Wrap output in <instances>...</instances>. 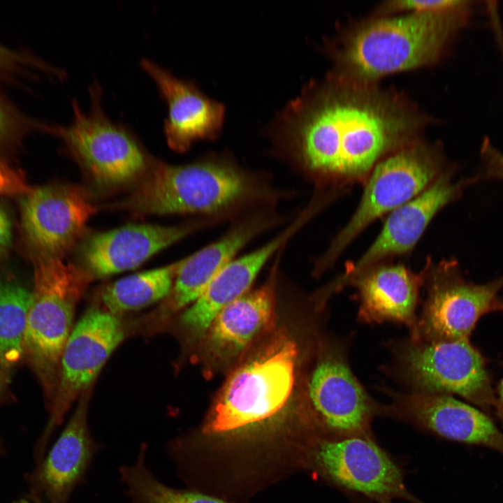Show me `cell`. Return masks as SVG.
<instances>
[{"label":"cell","mask_w":503,"mask_h":503,"mask_svg":"<svg viewBox=\"0 0 503 503\" xmlns=\"http://www.w3.org/2000/svg\"><path fill=\"white\" fill-rule=\"evenodd\" d=\"M414 126L412 117L384 95L310 85L268 132L279 152L307 175L340 186L367 179L384 156L404 146Z\"/></svg>","instance_id":"6da1fadb"},{"label":"cell","mask_w":503,"mask_h":503,"mask_svg":"<svg viewBox=\"0 0 503 503\" xmlns=\"http://www.w3.org/2000/svg\"><path fill=\"white\" fill-rule=\"evenodd\" d=\"M470 2L434 12H411L365 24L351 34L337 54L354 78L367 80L420 66L441 54L466 22Z\"/></svg>","instance_id":"7a4b0ae2"},{"label":"cell","mask_w":503,"mask_h":503,"mask_svg":"<svg viewBox=\"0 0 503 503\" xmlns=\"http://www.w3.org/2000/svg\"><path fill=\"white\" fill-rule=\"evenodd\" d=\"M256 179L223 157L155 164L120 207L138 214H214L263 196Z\"/></svg>","instance_id":"3957f363"},{"label":"cell","mask_w":503,"mask_h":503,"mask_svg":"<svg viewBox=\"0 0 503 503\" xmlns=\"http://www.w3.org/2000/svg\"><path fill=\"white\" fill-rule=\"evenodd\" d=\"M92 279L62 258L36 256L24 341V356L43 387L48 407L57 389L60 360L74 327L78 302Z\"/></svg>","instance_id":"277c9868"},{"label":"cell","mask_w":503,"mask_h":503,"mask_svg":"<svg viewBox=\"0 0 503 503\" xmlns=\"http://www.w3.org/2000/svg\"><path fill=\"white\" fill-rule=\"evenodd\" d=\"M89 91V112H83L73 100L71 122L67 126L47 124L45 132L59 137L68 152L99 185L126 184L145 170L146 154L128 126L112 121L105 113L99 84L94 82Z\"/></svg>","instance_id":"5b68a950"},{"label":"cell","mask_w":503,"mask_h":503,"mask_svg":"<svg viewBox=\"0 0 503 503\" xmlns=\"http://www.w3.org/2000/svg\"><path fill=\"white\" fill-rule=\"evenodd\" d=\"M400 376L412 392L455 394L485 412L495 393L486 362L469 339L402 342L396 351Z\"/></svg>","instance_id":"8992f818"},{"label":"cell","mask_w":503,"mask_h":503,"mask_svg":"<svg viewBox=\"0 0 503 503\" xmlns=\"http://www.w3.org/2000/svg\"><path fill=\"white\" fill-rule=\"evenodd\" d=\"M443 173L441 158L424 145H406L384 157L369 174L356 210L318 261L317 271L333 264L372 221L418 196Z\"/></svg>","instance_id":"52a82bcc"},{"label":"cell","mask_w":503,"mask_h":503,"mask_svg":"<svg viewBox=\"0 0 503 503\" xmlns=\"http://www.w3.org/2000/svg\"><path fill=\"white\" fill-rule=\"evenodd\" d=\"M296 355L295 342L286 340L237 369L226 382L204 432L232 431L277 413L293 387Z\"/></svg>","instance_id":"ba28073f"},{"label":"cell","mask_w":503,"mask_h":503,"mask_svg":"<svg viewBox=\"0 0 503 503\" xmlns=\"http://www.w3.org/2000/svg\"><path fill=\"white\" fill-rule=\"evenodd\" d=\"M124 336L120 316L98 305L88 308L74 325L62 351L58 384L49 406V421L36 446L35 457H44L54 428L63 422L72 404L90 390Z\"/></svg>","instance_id":"9c48e42d"},{"label":"cell","mask_w":503,"mask_h":503,"mask_svg":"<svg viewBox=\"0 0 503 503\" xmlns=\"http://www.w3.org/2000/svg\"><path fill=\"white\" fill-rule=\"evenodd\" d=\"M427 298L418 319L416 340L469 339L479 320L499 311L503 277L486 284L467 282L457 263L429 262L423 270ZM415 340V341H416Z\"/></svg>","instance_id":"30bf717a"},{"label":"cell","mask_w":503,"mask_h":503,"mask_svg":"<svg viewBox=\"0 0 503 503\" xmlns=\"http://www.w3.org/2000/svg\"><path fill=\"white\" fill-rule=\"evenodd\" d=\"M315 461L336 484L379 503L400 498L423 503L407 490L400 469L368 435L332 437L320 442Z\"/></svg>","instance_id":"8fae6325"},{"label":"cell","mask_w":503,"mask_h":503,"mask_svg":"<svg viewBox=\"0 0 503 503\" xmlns=\"http://www.w3.org/2000/svg\"><path fill=\"white\" fill-rule=\"evenodd\" d=\"M95 211L88 195L79 187H39L24 195L22 226L36 256L62 258L75 245Z\"/></svg>","instance_id":"7c38bea8"},{"label":"cell","mask_w":503,"mask_h":503,"mask_svg":"<svg viewBox=\"0 0 503 503\" xmlns=\"http://www.w3.org/2000/svg\"><path fill=\"white\" fill-rule=\"evenodd\" d=\"M309 395L333 437L368 435L373 416L383 412L353 374L342 345L328 350L318 362L309 381Z\"/></svg>","instance_id":"4fadbf2b"},{"label":"cell","mask_w":503,"mask_h":503,"mask_svg":"<svg viewBox=\"0 0 503 503\" xmlns=\"http://www.w3.org/2000/svg\"><path fill=\"white\" fill-rule=\"evenodd\" d=\"M462 185L445 171L423 191L392 211L374 242L358 261L347 265L344 272L326 286L327 292L340 290L387 258L410 252L435 214L458 196Z\"/></svg>","instance_id":"5bb4252c"},{"label":"cell","mask_w":503,"mask_h":503,"mask_svg":"<svg viewBox=\"0 0 503 503\" xmlns=\"http://www.w3.org/2000/svg\"><path fill=\"white\" fill-rule=\"evenodd\" d=\"M90 390L83 393L48 455L28 475L29 497L35 503H68L102 449L91 435L87 412Z\"/></svg>","instance_id":"9a60e30c"},{"label":"cell","mask_w":503,"mask_h":503,"mask_svg":"<svg viewBox=\"0 0 503 503\" xmlns=\"http://www.w3.org/2000/svg\"><path fill=\"white\" fill-rule=\"evenodd\" d=\"M388 391L384 412L405 419L442 437L503 454V433L481 410L451 395Z\"/></svg>","instance_id":"2e32d148"},{"label":"cell","mask_w":503,"mask_h":503,"mask_svg":"<svg viewBox=\"0 0 503 503\" xmlns=\"http://www.w3.org/2000/svg\"><path fill=\"white\" fill-rule=\"evenodd\" d=\"M140 65L166 103L163 132L171 149L185 152L196 140L218 137L226 112L223 103L207 97L194 82L177 78L148 59H141Z\"/></svg>","instance_id":"e0dca14e"},{"label":"cell","mask_w":503,"mask_h":503,"mask_svg":"<svg viewBox=\"0 0 503 503\" xmlns=\"http://www.w3.org/2000/svg\"><path fill=\"white\" fill-rule=\"evenodd\" d=\"M203 224H130L96 233L81 250V267L93 279L133 269Z\"/></svg>","instance_id":"ac0fdd59"},{"label":"cell","mask_w":503,"mask_h":503,"mask_svg":"<svg viewBox=\"0 0 503 503\" xmlns=\"http://www.w3.org/2000/svg\"><path fill=\"white\" fill-rule=\"evenodd\" d=\"M423 282V270L415 274L401 264H378L363 271L349 284L358 292V319L370 324L403 323L409 328L410 339L416 340V308Z\"/></svg>","instance_id":"d6986e66"},{"label":"cell","mask_w":503,"mask_h":503,"mask_svg":"<svg viewBox=\"0 0 503 503\" xmlns=\"http://www.w3.org/2000/svg\"><path fill=\"white\" fill-rule=\"evenodd\" d=\"M307 221L302 214L278 236L255 251L231 261L212 280L202 295L182 314V325L205 334L218 312L248 292L266 262Z\"/></svg>","instance_id":"ffe728a7"},{"label":"cell","mask_w":503,"mask_h":503,"mask_svg":"<svg viewBox=\"0 0 503 503\" xmlns=\"http://www.w3.org/2000/svg\"><path fill=\"white\" fill-rule=\"evenodd\" d=\"M270 223L263 217L247 220L217 241L182 259L172 289L157 312L159 319L193 304L238 252Z\"/></svg>","instance_id":"44dd1931"},{"label":"cell","mask_w":503,"mask_h":503,"mask_svg":"<svg viewBox=\"0 0 503 503\" xmlns=\"http://www.w3.org/2000/svg\"><path fill=\"white\" fill-rule=\"evenodd\" d=\"M274 278L221 309L205 333L208 354L227 360L240 354L271 323L274 316Z\"/></svg>","instance_id":"7402d4cb"},{"label":"cell","mask_w":503,"mask_h":503,"mask_svg":"<svg viewBox=\"0 0 503 503\" xmlns=\"http://www.w3.org/2000/svg\"><path fill=\"white\" fill-rule=\"evenodd\" d=\"M182 261L131 275L107 284L101 291V307L119 316L163 300L172 289Z\"/></svg>","instance_id":"603a6c76"},{"label":"cell","mask_w":503,"mask_h":503,"mask_svg":"<svg viewBox=\"0 0 503 503\" xmlns=\"http://www.w3.org/2000/svg\"><path fill=\"white\" fill-rule=\"evenodd\" d=\"M147 449V444L143 442L134 462L117 469L130 503H228L197 491L166 485L148 467Z\"/></svg>","instance_id":"cb8c5ba5"},{"label":"cell","mask_w":503,"mask_h":503,"mask_svg":"<svg viewBox=\"0 0 503 503\" xmlns=\"http://www.w3.org/2000/svg\"><path fill=\"white\" fill-rule=\"evenodd\" d=\"M31 291L0 277V368L15 365L24 356Z\"/></svg>","instance_id":"d4e9b609"},{"label":"cell","mask_w":503,"mask_h":503,"mask_svg":"<svg viewBox=\"0 0 503 503\" xmlns=\"http://www.w3.org/2000/svg\"><path fill=\"white\" fill-rule=\"evenodd\" d=\"M44 124L22 112L0 92V148L17 143L31 131H43Z\"/></svg>","instance_id":"484cf974"},{"label":"cell","mask_w":503,"mask_h":503,"mask_svg":"<svg viewBox=\"0 0 503 503\" xmlns=\"http://www.w3.org/2000/svg\"><path fill=\"white\" fill-rule=\"evenodd\" d=\"M481 176L503 180V153L485 140L481 148Z\"/></svg>","instance_id":"4316f807"},{"label":"cell","mask_w":503,"mask_h":503,"mask_svg":"<svg viewBox=\"0 0 503 503\" xmlns=\"http://www.w3.org/2000/svg\"><path fill=\"white\" fill-rule=\"evenodd\" d=\"M30 189L20 173L0 161V196L24 195Z\"/></svg>","instance_id":"83f0119b"},{"label":"cell","mask_w":503,"mask_h":503,"mask_svg":"<svg viewBox=\"0 0 503 503\" xmlns=\"http://www.w3.org/2000/svg\"><path fill=\"white\" fill-rule=\"evenodd\" d=\"M459 0L398 1L389 6L395 10H406L411 12L440 11L453 7Z\"/></svg>","instance_id":"f1b7e54d"},{"label":"cell","mask_w":503,"mask_h":503,"mask_svg":"<svg viewBox=\"0 0 503 503\" xmlns=\"http://www.w3.org/2000/svg\"><path fill=\"white\" fill-rule=\"evenodd\" d=\"M12 238V227L8 215L0 205V257L8 250Z\"/></svg>","instance_id":"f546056e"},{"label":"cell","mask_w":503,"mask_h":503,"mask_svg":"<svg viewBox=\"0 0 503 503\" xmlns=\"http://www.w3.org/2000/svg\"><path fill=\"white\" fill-rule=\"evenodd\" d=\"M495 393L494 411L500 421L503 424V377L500 379Z\"/></svg>","instance_id":"4dcf8cb0"},{"label":"cell","mask_w":503,"mask_h":503,"mask_svg":"<svg viewBox=\"0 0 503 503\" xmlns=\"http://www.w3.org/2000/svg\"><path fill=\"white\" fill-rule=\"evenodd\" d=\"M11 503H34V502L29 497L28 499L22 498V499L17 500L15 502H13Z\"/></svg>","instance_id":"1f68e13d"},{"label":"cell","mask_w":503,"mask_h":503,"mask_svg":"<svg viewBox=\"0 0 503 503\" xmlns=\"http://www.w3.org/2000/svg\"><path fill=\"white\" fill-rule=\"evenodd\" d=\"M499 304H500L499 311L503 312V298H500Z\"/></svg>","instance_id":"d6a6232c"},{"label":"cell","mask_w":503,"mask_h":503,"mask_svg":"<svg viewBox=\"0 0 503 503\" xmlns=\"http://www.w3.org/2000/svg\"><path fill=\"white\" fill-rule=\"evenodd\" d=\"M3 370L0 368V391L1 390L2 384H3V376L1 374Z\"/></svg>","instance_id":"836d02e7"},{"label":"cell","mask_w":503,"mask_h":503,"mask_svg":"<svg viewBox=\"0 0 503 503\" xmlns=\"http://www.w3.org/2000/svg\"><path fill=\"white\" fill-rule=\"evenodd\" d=\"M2 452H3V444L0 440V455L2 453Z\"/></svg>","instance_id":"e575fe53"},{"label":"cell","mask_w":503,"mask_h":503,"mask_svg":"<svg viewBox=\"0 0 503 503\" xmlns=\"http://www.w3.org/2000/svg\"><path fill=\"white\" fill-rule=\"evenodd\" d=\"M388 503H391V502H388Z\"/></svg>","instance_id":"d590c367"}]
</instances>
